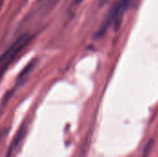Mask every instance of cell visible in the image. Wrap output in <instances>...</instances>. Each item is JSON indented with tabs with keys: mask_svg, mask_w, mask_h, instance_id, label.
<instances>
[{
	"mask_svg": "<svg viewBox=\"0 0 158 157\" xmlns=\"http://www.w3.org/2000/svg\"><path fill=\"white\" fill-rule=\"evenodd\" d=\"M33 36L29 33H23L16 39L15 42L0 56V80L8 69V68L14 63V61L20 56L25 50L28 44L32 41Z\"/></svg>",
	"mask_w": 158,
	"mask_h": 157,
	"instance_id": "6da1fadb",
	"label": "cell"
},
{
	"mask_svg": "<svg viewBox=\"0 0 158 157\" xmlns=\"http://www.w3.org/2000/svg\"><path fill=\"white\" fill-rule=\"evenodd\" d=\"M40 2H42L43 4H44L45 2H47V3H49V4H51V3H53L55 0H39Z\"/></svg>",
	"mask_w": 158,
	"mask_h": 157,
	"instance_id": "5b68a950",
	"label": "cell"
},
{
	"mask_svg": "<svg viewBox=\"0 0 158 157\" xmlns=\"http://www.w3.org/2000/svg\"><path fill=\"white\" fill-rule=\"evenodd\" d=\"M25 133H26V128L23 126V127H21V128L19 129V130L18 131L17 135L15 136V138H14V140H13V142H12L10 147H9V149H8V152H7V154H6V157H10L12 155V154L16 151L17 147L19 146V143H20V141L22 140L23 136L25 135Z\"/></svg>",
	"mask_w": 158,
	"mask_h": 157,
	"instance_id": "3957f363",
	"label": "cell"
},
{
	"mask_svg": "<svg viewBox=\"0 0 158 157\" xmlns=\"http://www.w3.org/2000/svg\"><path fill=\"white\" fill-rule=\"evenodd\" d=\"M107 1H108V0H101V1H100V5L103 6V5H105Z\"/></svg>",
	"mask_w": 158,
	"mask_h": 157,
	"instance_id": "8992f818",
	"label": "cell"
},
{
	"mask_svg": "<svg viewBox=\"0 0 158 157\" xmlns=\"http://www.w3.org/2000/svg\"><path fill=\"white\" fill-rule=\"evenodd\" d=\"M82 1H84V0H73V5H75V6H78L79 4H81Z\"/></svg>",
	"mask_w": 158,
	"mask_h": 157,
	"instance_id": "277c9868",
	"label": "cell"
},
{
	"mask_svg": "<svg viewBox=\"0 0 158 157\" xmlns=\"http://www.w3.org/2000/svg\"><path fill=\"white\" fill-rule=\"evenodd\" d=\"M130 2L131 0H118L112 6L103 25L101 26L99 31L97 32L98 36H102L110 26H113L115 31H117L119 28L123 16L130 5Z\"/></svg>",
	"mask_w": 158,
	"mask_h": 157,
	"instance_id": "7a4b0ae2",
	"label": "cell"
}]
</instances>
